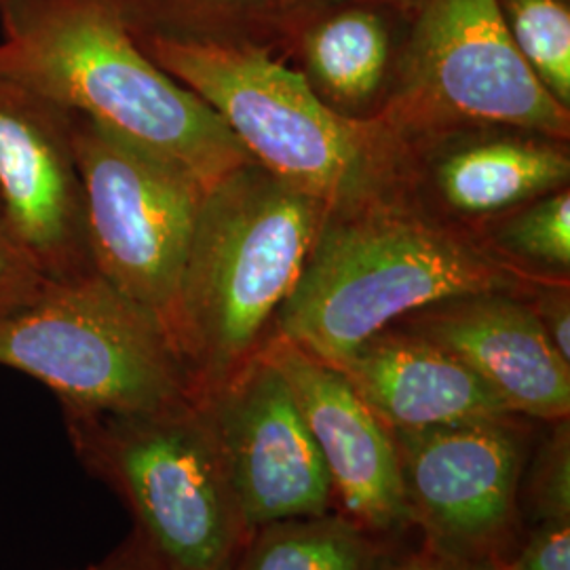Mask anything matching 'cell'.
I'll return each instance as SVG.
<instances>
[{
  "mask_svg": "<svg viewBox=\"0 0 570 570\" xmlns=\"http://www.w3.org/2000/svg\"><path fill=\"white\" fill-rule=\"evenodd\" d=\"M0 79L180 165L205 190L254 164L226 122L146 56L108 0H0Z\"/></svg>",
  "mask_w": 570,
  "mask_h": 570,
  "instance_id": "obj_1",
  "label": "cell"
},
{
  "mask_svg": "<svg viewBox=\"0 0 570 570\" xmlns=\"http://www.w3.org/2000/svg\"><path fill=\"white\" fill-rule=\"evenodd\" d=\"M324 209L258 164L207 190L171 324L195 400L258 355L266 327L305 268Z\"/></svg>",
  "mask_w": 570,
  "mask_h": 570,
  "instance_id": "obj_2",
  "label": "cell"
},
{
  "mask_svg": "<svg viewBox=\"0 0 570 570\" xmlns=\"http://www.w3.org/2000/svg\"><path fill=\"white\" fill-rule=\"evenodd\" d=\"M82 465L121 497L153 570H228L249 539L205 407L63 410Z\"/></svg>",
  "mask_w": 570,
  "mask_h": 570,
  "instance_id": "obj_3",
  "label": "cell"
},
{
  "mask_svg": "<svg viewBox=\"0 0 570 570\" xmlns=\"http://www.w3.org/2000/svg\"><path fill=\"white\" fill-rule=\"evenodd\" d=\"M505 284L499 266L454 235L367 216L320 230L275 327L287 343L338 367L395 320Z\"/></svg>",
  "mask_w": 570,
  "mask_h": 570,
  "instance_id": "obj_4",
  "label": "cell"
},
{
  "mask_svg": "<svg viewBox=\"0 0 570 570\" xmlns=\"http://www.w3.org/2000/svg\"><path fill=\"white\" fill-rule=\"evenodd\" d=\"M0 366L51 389L63 410L150 412L195 402L167 327L98 271L0 311Z\"/></svg>",
  "mask_w": 570,
  "mask_h": 570,
  "instance_id": "obj_5",
  "label": "cell"
},
{
  "mask_svg": "<svg viewBox=\"0 0 570 570\" xmlns=\"http://www.w3.org/2000/svg\"><path fill=\"white\" fill-rule=\"evenodd\" d=\"M146 56L199 96L254 164L324 205L348 204L376 183V138L336 115L303 75L265 49L220 39L144 37Z\"/></svg>",
  "mask_w": 570,
  "mask_h": 570,
  "instance_id": "obj_6",
  "label": "cell"
},
{
  "mask_svg": "<svg viewBox=\"0 0 570 570\" xmlns=\"http://www.w3.org/2000/svg\"><path fill=\"white\" fill-rule=\"evenodd\" d=\"M96 271L169 332L205 190L180 165L70 110ZM174 341V338H171Z\"/></svg>",
  "mask_w": 570,
  "mask_h": 570,
  "instance_id": "obj_7",
  "label": "cell"
},
{
  "mask_svg": "<svg viewBox=\"0 0 570 570\" xmlns=\"http://www.w3.org/2000/svg\"><path fill=\"white\" fill-rule=\"evenodd\" d=\"M529 421L503 414L391 431L421 548L459 560L510 556L524 532L518 490L534 440Z\"/></svg>",
  "mask_w": 570,
  "mask_h": 570,
  "instance_id": "obj_8",
  "label": "cell"
},
{
  "mask_svg": "<svg viewBox=\"0 0 570 570\" xmlns=\"http://www.w3.org/2000/svg\"><path fill=\"white\" fill-rule=\"evenodd\" d=\"M197 402L209 416L249 534L273 522L336 511L320 449L282 372L263 351Z\"/></svg>",
  "mask_w": 570,
  "mask_h": 570,
  "instance_id": "obj_9",
  "label": "cell"
},
{
  "mask_svg": "<svg viewBox=\"0 0 570 570\" xmlns=\"http://www.w3.org/2000/svg\"><path fill=\"white\" fill-rule=\"evenodd\" d=\"M406 68L412 85L442 110L569 136V110L518 51L499 0H428Z\"/></svg>",
  "mask_w": 570,
  "mask_h": 570,
  "instance_id": "obj_10",
  "label": "cell"
},
{
  "mask_svg": "<svg viewBox=\"0 0 570 570\" xmlns=\"http://www.w3.org/2000/svg\"><path fill=\"white\" fill-rule=\"evenodd\" d=\"M0 195L42 277L96 273L70 110L7 79H0Z\"/></svg>",
  "mask_w": 570,
  "mask_h": 570,
  "instance_id": "obj_11",
  "label": "cell"
},
{
  "mask_svg": "<svg viewBox=\"0 0 570 570\" xmlns=\"http://www.w3.org/2000/svg\"><path fill=\"white\" fill-rule=\"evenodd\" d=\"M292 391L326 465L334 510L397 548L412 532L393 435L338 367L273 334L261 348Z\"/></svg>",
  "mask_w": 570,
  "mask_h": 570,
  "instance_id": "obj_12",
  "label": "cell"
},
{
  "mask_svg": "<svg viewBox=\"0 0 570 570\" xmlns=\"http://www.w3.org/2000/svg\"><path fill=\"white\" fill-rule=\"evenodd\" d=\"M407 330L452 353L511 414L558 421L570 414V364L551 345L534 308L497 292L421 308Z\"/></svg>",
  "mask_w": 570,
  "mask_h": 570,
  "instance_id": "obj_13",
  "label": "cell"
},
{
  "mask_svg": "<svg viewBox=\"0 0 570 570\" xmlns=\"http://www.w3.org/2000/svg\"><path fill=\"white\" fill-rule=\"evenodd\" d=\"M338 370L389 431L511 414L463 362L410 330L374 334Z\"/></svg>",
  "mask_w": 570,
  "mask_h": 570,
  "instance_id": "obj_14",
  "label": "cell"
},
{
  "mask_svg": "<svg viewBox=\"0 0 570 570\" xmlns=\"http://www.w3.org/2000/svg\"><path fill=\"white\" fill-rule=\"evenodd\" d=\"M569 176V157L558 148L503 140L454 153L440 167V186L452 207L487 214L553 190Z\"/></svg>",
  "mask_w": 570,
  "mask_h": 570,
  "instance_id": "obj_15",
  "label": "cell"
},
{
  "mask_svg": "<svg viewBox=\"0 0 570 570\" xmlns=\"http://www.w3.org/2000/svg\"><path fill=\"white\" fill-rule=\"evenodd\" d=\"M393 551L330 511L254 530L228 570H383Z\"/></svg>",
  "mask_w": 570,
  "mask_h": 570,
  "instance_id": "obj_16",
  "label": "cell"
},
{
  "mask_svg": "<svg viewBox=\"0 0 570 570\" xmlns=\"http://www.w3.org/2000/svg\"><path fill=\"white\" fill-rule=\"evenodd\" d=\"M305 51L313 77L332 96L346 102L366 100L387 68V26L372 11H343L306 35Z\"/></svg>",
  "mask_w": 570,
  "mask_h": 570,
  "instance_id": "obj_17",
  "label": "cell"
},
{
  "mask_svg": "<svg viewBox=\"0 0 570 570\" xmlns=\"http://www.w3.org/2000/svg\"><path fill=\"white\" fill-rule=\"evenodd\" d=\"M511 39L551 96L570 104V11L562 0H499Z\"/></svg>",
  "mask_w": 570,
  "mask_h": 570,
  "instance_id": "obj_18",
  "label": "cell"
},
{
  "mask_svg": "<svg viewBox=\"0 0 570 570\" xmlns=\"http://www.w3.org/2000/svg\"><path fill=\"white\" fill-rule=\"evenodd\" d=\"M518 505L522 524L570 522V423L548 421V431L532 440L520 478Z\"/></svg>",
  "mask_w": 570,
  "mask_h": 570,
  "instance_id": "obj_19",
  "label": "cell"
},
{
  "mask_svg": "<svg viewBox=\"0 0 570 570\" xmlns=\"http://www.w3.org/2000/svg\"><path fill=\"white\" fill-rule=\"evenodd\" d=\"M505 239L511 249L548 265H570L569 190L548 197L518 216L508 228Z\"/></svg>",
  "mask_w": 570,
  "mask_h": 570,
  "instance_id": "obj_20",
  "label": "cell"
},
{
  "mask_svg": "<svg viewBox=\"0 0 570 570\" xmlns=\"http://www.w3.org/2000/svg\"><path fill=\"white\" fill-rule=\"evenodd\" d=\"M136 39H188L197 13L225 0H108Z\"/></svg>",
  "mask_w": 570,
  "mask_h": 570,
  "instance_id": "obj_21",
  "label": "cell"
},
{
  "mask_svg": "<svg viewBox=\"0 0 570 570\" xmlns=\"http://www.w3.org/2000/svg\"><path fill=\"white\" fill-rule=\"evenodd\" d=\"M45 282L47 277L21 247L0 195V311L30 301Z\"/></svg>",
  "mask_w": 570,
  "mask_h": 570,
  "instance_id": "obj_22",
  "label": "cell"
},
{
  "mask_svg": "<svg viewBox=\"0 0 570 570\" xmlns=\"http://www.w3.org/2000/svg\"><path fill=\"white\" fill-rule=\"evenodd\" d=\"M501 570H570V522L527 527Z\"/></svg>",
  "mask_w": 570,
  "mask_h": 570,
  "instance_id": "obj_23",
  "label": "cell"
},
{
  "mask_svg": "<svg viewBox=\"0 0 570 570\" xmlns=\"http://www.w3.org/2000/svg\"><path fill=\"white\" fill-rule=\"evenodd\" d=\"M546 334L550 336L551 345L558 355L570 364V306L569 294L562 289L541 294L539 303L532 306Z\"/></svg>",
  "mask_w": 570,
  "mask_h": 570,
  "instance_id": "obj_24",
  "label": "cell"
},
{
  "mask_svg": "<svg viewBox=\"0 0 570 570\" xmlns=\"http://www.w3.org/2000/svg\"><path fill=\"white\" fill-rule=\"evenodd\" d=\"M383 570H501V562L497 560H459L440 556L433 551H407V553H391Z\"/></svg>",
  "mask_w": 570,
  "mask_h": 570,
  "instance_id": "obj_25",
  "label": "cell"
},
{
  "mask_svg": "<svg viewBox=\"0 0 570 570\" xmlns=\"http://www.w3.org/2000/svg\"><path fill=\"white\" fill-rule=\"evenodd\" d=\"M82 570H153L148 560L144 558L142 551L129 539L125 546H121L115 553H110L106 560L87 567Z\"/></svg>",
  "mask_w": 570,
  "mask_h": 570,
  "instance_id": "obj_26",
  "label": "cell"
}]
</instances>
